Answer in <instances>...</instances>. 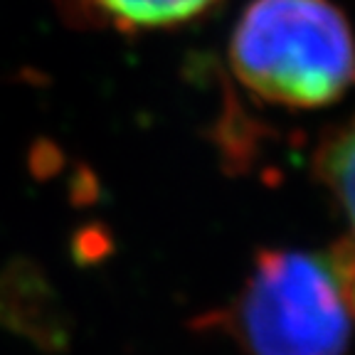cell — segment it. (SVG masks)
Masks as SVG:
<instances>
[{
	"label": "cell",
	"mask_w": 355,
	"mask_h": 355,
	"mask_svg": "<svg viewBox=\"0 0 355 355\" xmlns=\"http://www.w3.org/2000/svg\"><path fill=\"white\" fill-rule=\"evenodd\" d=\"M247 92L286 109H321L355 84V33L333 0H252L230 37Z\"/></svg>",
	"instance_id": "1"
},
{
	"label": "cell",
	"mask_w": 355,
	"mask_h": 355,
	"mask_svg": "<svg viewBox=\"0 0 355 355\" xmlns=\"http://www.w3.org/2000/svg\"><path fill=\"white\" fill-rule=\"evenodd\" d=\"M225 321L247 355H345L353 336L326 254L284 247L254 257Z\"/></svg>",
	"instance_id": "2"
},
{
	"label": "cell",
	"mask_w": 355,
	"mask_h": 355,
	"mask_svg": "<svg viewBox=\"0 0 355 355\" xmlns=\"http://www.w3.org/2000/svg\"><path fill=\"white\" fill-rule=\"evenodd\" d=\"M316 175L345 220V234L331 244L326 259L355 318V119L321 144Z\"/></svg>",
	"instance_id": "3"
},
{
	"label": "cell",
	"mask_w": 355,
	"mask_h": 355,
	"mask_svg": "<svg viewBox=\"0 0 355 355\" xmlns=\"http://www.w3.org/2000/svg\"><path fill=\"white\" fill-rule=\"evenodd\" d=\"M220 0H55L64 20L114 33L175 28L205 15Z\"/></svg>",
	"instance_id": "4"
}]
</instances>
